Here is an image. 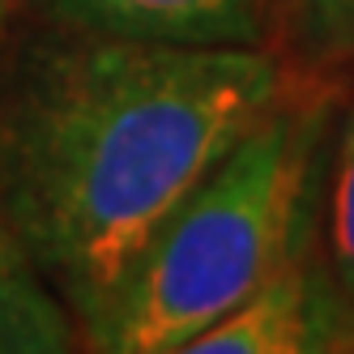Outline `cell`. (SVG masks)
Masks as SVG:
<instances>
[{
    "instance_id": "cell-1",
    "label": "cell",
    "mask_w": 354,
    "mask_h": 354,
    "mask_svg": "<svg viewBox=\"0 0 354 354\" xmlns=\"http://www.w3.org/2000/svg\"><path fill=\"white\" fill-rule=\"evenodd\" d=\"M282 94L265 47L60 26L13 56L0 77V222L73 324Z\"/></svg>"
},
{
    "instance_id": "cell-2",
    "label": "cell",
    "mask_w": 354,
    "mask_h": 354,
    "mask_svg": "<svg viewBox=\"0 0 354 354\" xmlns=\"http://www.w3.org/2000/svg\"><path fill=\"white\" fill-rule=\"evenodd\" d=\"M324 103L277 98L218 158L77 328L103 354H184L265 277L308 252Z\"/></svg>"
},
{
    "instance_id": "cell-3",
    "label": "cell",
    "mask_w": 354,
    "mask_h": 354,
    "mask_svg": "<svg viewBox=\"0 0 354 354\" xmlns=\"http://www.w3.org/2000/svg\"><path fill=\"white\" fill-rule=\"evenodd\" d=\"M354 346V303L337 290L333 273L299 257L218 316L188 354H303Z\"/></svg>"
},
{
    "instance_id": "cell-4",
    "label": "cell",
    "mask_w": 354,
    "mask_h": 354,
    "mask_svg": "<svg viewBox=\"0 0 354 354\" xmlns=\"http://www.w3.org/2000/svg\"><path fill=\"white\" fill-rule=\"evenodd\" d=\"M35 9L68 30L192 47H261L269 0H35Z\"/></svg>"
},
{
    "instance_id": "cell-5",
    "label": "cell",
    "mask_w": 354,
    "mask_h": 354,
    "mask_svg": "<svg viewBox=\"0 0 354 354\" xmlns=\"http://www.w3.org/2000/svg\"><path fill=\"white\" fill-rule=\"evenodd\" d=\"M73 346L82 342L68 308L0 222V354H60Z\"/></svg>"
},
{
    "instance_id": "cell-6",
    "label": "cell",
    "mask_w": 354,
    "mask_h": 354,
    "mask_svg": "<svg viewBox=\"0 0 354 354\" xmlns=\"http://www.w3.org/2000/svg\"><path fill=\"white\" fill-rule=\"evenodd\" d=\"M328 273L337 290L354 303V107L342 120L333 184H328Z\"/></svg>"
},
{
    "instance_id": "cell-7",
    "label": "cell",
    "mask_w": 354,
    "mask_h": 354,
    "mask_svg": "<svg viewBox=\"0 0 354 354\" xmlns=\"http://www.w3.org/2000/svg\"><path fill=\"white\" fill-rule=\"evenodd\" d=\"M295 35L324 56H354V0H277Z\"/></svg>"
},
{
    "instance_id": "cell-8",
    "label": "cell",
    "mask_w": 354,
    "mask_h": 354,
    "mask_svg": "<svg viewBox=\"0 0 354 354\" xmlns=\"http://www.w3.org/2000/svg\"><path fill=\"white\" fill-rule=\"evenodd\" d=\"M5 21H9V0H0V30H5Z\"/></svg>"
}]
</instances>
